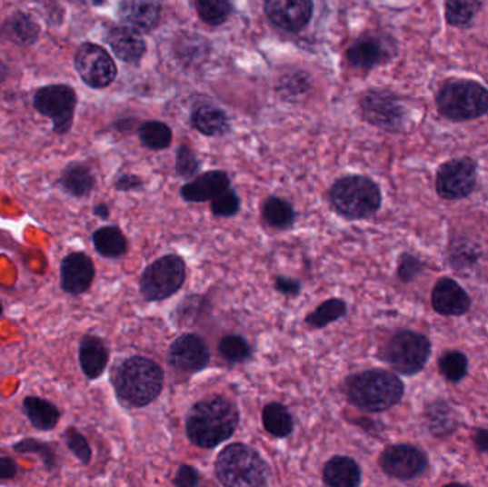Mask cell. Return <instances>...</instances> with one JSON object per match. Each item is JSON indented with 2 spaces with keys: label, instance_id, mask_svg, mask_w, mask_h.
Segmentation results:
<instances>
[{
  "label": "cell",
  "instance_id": "277c9868",
  "mask_svg": "<svg viewBox=\"0 0 488 487\" xmlns=\"http://www.w3.org/2000/svg\"><path fill=\"white\" fill-rule=\"evenodd\" d=\"M217 481L227 487L267 486L270 467L259 452L243 443L224 447L214 463Z\"/></svg>",
  "mask_w": 488,
  "mask_h": 487
},
{
  "label": "cell",
  "instance_id": "ffe728a7",
  "mask_svg": "<svg viewBox=\"0 0 488 487\" xmlns=\"http://www.w3.org/2000/svg\"><path fill=\"white\" fill-rule=\"evenodd\" d=\"M106 42L115 56L126 64H137L146 52L144 37L126 25L112 27L107 32Z\"/></svg>",
  "mask_w": 488,
  "mask_h": 487
},
{
  "label": "cell",
  "instance_id": "bcb514c9",
  "mask_svg": "<svg viewBox=\"0 0 488 487\" xmlns=\"http://www.w3.org/2000/svg\"><path fill=\"white\" fill-rule=\"evenodd\" d=\"M19 467L16 461L9 456H0V482L14 481Z\"/></svg>",
  "mask_w": 488,
  "mask_h": 487
},
{
  "label": "cell",
  "instance_id": "e575fe53",
  "mask_svg": "<svg viewBox=\"0 0 488 487\" xmlns=\"http://www.w3.org/2000/svg\"><path fill=\"white\" fill-rule=\"evenodd\" d=\"M139 137L144 146L152 151H162L172 144V131L162 122H147L139 129Z\"/></svg>",
  "mask_w": 488,
  "mask_h": 487
},
{
  "label": "cell",
  "instance_id": "d6a6232c",
  "mask_svg": "<svg viewBox=\"0 0 488 487\" xmlns=\"http://www.w3.org/2000/svg\"><path fill=\"white\" fill-rule=\"evenodd\" d=\"M480 11V0H447L445 19L452 26H469Z\"/></svg>",
  "mask_w": 488,
  "mask_h": 487
},
{
  "label": "cell",
  "instance_id": "74e56055",
  "mask_svg": "<svg viewBox=\"0 0 488 487\" xmlns=\"http://www.w3.org/2000/svg\"><path fill=\"white\" fill-rule=\"evenodd\" d=\"M440 372L450 382H460L469 371V361L462 352H449L440 359Z\"/></svg>",
  "mask_w": 488,
  "mask_h": 487
},
{
  "label": "cell",
  "instance_id": "60d3db41",
  "mask_svg": "<svg viewBox=\"0 0 488 487\" xmlns=\"http://www.w3.org/2000/svg\"><path fill=\"white\" fill-rule=\"evenodd\" d=\"M240 211V197L236 192L227 191L214 197L212 202V212L214 216L232 217Z\"/></svg>",
  "mask_w": 488,
  "mask_h": 487
},
{
  "label": "cell",
  "instance_id": "44dd1931",
  "mask_svg": "<svg viewBox=\"0 0 488 487\" xmlns=\"http://www.w3.org/2000/svg\"><path fill=\"white\" fill-rule=\"evenodd\" d=\"M230 186V179L224 172L212 171L200 174L194 181L184 184L180 191L183 199L193 204L213 201Z\"/></svg>",
  "mask_w": 488,
  "mask_h": 487
},
{
  "label": "cell",
  "instance_id": "7a4b0ae2",
  "mask_svg": "<svg viewBox=\"0 0 488 487\" xmlns=\"http://www.w3.org/2000/svg\"><path fill=\"white\" fill-rule=\"evenodd\" d=\"M162 367L144 356H132L115 369V392L127 406L144 407L156 401L163 389Z\"/></svg>",
  "mask_w": 488,
  "mask_h": 487
},
{
  "label": "cell",
  "instance_id": "e0dca14e",
  "mask_svg": "<svg viewBox=\"0 0 488 487\" xmlns=\"http://www.w3.org/2000/svg\"><path fill=\"white\" fill-rule=\"evenodd\" d=\"M394 46L387 37L364 35L359 37L347 51V59L357 69L370 71L392 59Z\"/></svg>",
  "mask_w": 488,
  "mask_h": 487
},
{
  "label": "cell",
  "instance_id": "3957f363",
  "mask_svg": "<svg viewBox=\"0 0 488 487\" xmlns=\"http://www.w3.org/2000/svg\"><path fill=\"white\" fill-rule=\"evenodd\" d=\"M350 403L370 413L389 411L402 401L404 384L397 374L383 369H372L353 374L345 382Z\"/></svg>",
  "mask_w": 488,
  "mask_h": 487
},
{
  "label": "cell",
  "instance_id": "836d02e7",
  "mask_svg": "<svg viewBox=\"0 0 488 487\" xmlns=\"http://www.w3.org/2000/svg\"><path fill=\"white\" fill-rule=\"evenodd\" d=\"M347 313V304L342 299H329L323 302L316 311L307 316L306 323L314 329H322L333 322L339 321Z\"/></svg>",
  "mask_w": 488,
  "mask_h": 487
},
{
  "label": "cell",
  "instance_id": "9a60e30c",
  "mask_svg": "<svg viewBox=\"0 0 488 487\" xmlns=\"http://www.w3.org/2000/svg\"><path fill=\"white\" fill-rule=\"evenodd\" d=\"M264 12L282 31L299 32L312 19L313 0H266Z\"/></svg>",
  "mask_w": 488,
  "mask_h": 487
},
{
  "label": "cell",
  "instance_id": "ab89813d",
  "mask_svg": "<svg viewBox=\"0 0 488 487\" xmlns=\"http://www.w3.org/2000/svg\"><path fill=\"white\" fill-rule=\"evenodd\" d=\"M310 86L312 84L304 72H294V74H289L283 77L280 81L279 91L284 96H299V94H306Z\"/></svg>",
  "mask_w": 488,
  "mask_h": 487
},
{
  "label": "cell",
  "instance_id": "cb8c5ba5",
  "mask_svg": "<svg viewBox=\"0 0 488 487\" xmlns=\"http://www.w3.org/2000/svg\"><path fill=\"white\" fill-rule=\"evenodd\" d=\"M22 411L36 431L50 432L59 424V407L39 396H26L22 402Z\"/></svg>",
  "mask_w": 488,
  "mask_h": 487
},
{
  "label": "cell",
  "instance_id": "f5cc1de1",
  "mask_svg": "<svg viewBox=\"0 0 488 487\" xmlns=\"http://www.w3.org/2000/svg\"><path fill=\"white\" fill-rule=\"evenodd\" d=\"M5 27L4 25H0V37H2V35H4Z\"/></svg>",
  "mask_w": 488,
  "mask_h": 487
},
{
  "label": "cell",
  "instance_id": "7402d4cb",
  "mask_svg": "<svg viewBox=\"0 0 488 487\" xmlns=\"http://www.w3.org/2000/svg\"><path fill=\"white\" fill-rule=\"evenodd\" d=\"M109 363V351L105 342L95 334H85L79 343V364L85 376L95 381L102 376Z\"/></svg>",
  "mask_w": 488,
  "mask_h": 487
},
{
  "label": "cell",
  "instance_id": "7c38bea8",
  "mask_svg": "<svg viewBox=\"0 0 488 487\" xmlns=\"http://www.w3.org/2000/svg\"><path fill=\"white\" fill-rule=\"evenodd\" d=\"M360 107L365 121L384 131L399 132L404 124V107L392 92H365L360 99Z\"/></svg>",
  "mask_w": 488,
  "mask_h": 487
},
{
  "label": "cell",
  "instance_id": "1f68e13d",
  "mask_svg": "<svg viewBox=\"0 0 488 487\" xmlns=\"http://www.w3.org/2000/svg\"><path fill=\"white\" fill-rule=\"evenodd\" d=\"M427 423L435 436H445L454 432L457 427V419L449 404L445 402H437L427 409Z\"/></svg>",
  "mask_w": 488,
  "mask_h": 487
},
{
  "label": "cell",
  "instance_id": "5b68a950",
  "mask_svg": "<svg viewBox=\"0 0 488 487\" xmlns=\"http://www.w3.org/2000/svg\"><path fill=\"white\" fill-rule=\"evenodd\" d=\"M330 204L342 216L359 221L373 216L382 206L379 184L365 176H345L333 184Z\"/></svg>",
  "mask_w": 488,
  "mask_h": 487
},
{
  "label": "cell",
  "instance_id": "f546056e",
  "mask_svg": "<svg viewBox=\"0 0 488 487\" xmlns=\"http://www.w3.org/2000/svg\"><path fill=\"white\" fill-rule=\"evenodd\" d=\"M12 449L19 454H36L44 466L46 467V471L56 472L57 466H59L57 453L54 446L47 442L36 439V437H25L22 441L15 443Z\"/></svg>",
  "mask_w": 488,
  "mask_h": 487
},
{
  "label": "cell",
  "instance_id": "8fae6325",
  "mask_svg": "<svg viewBox=\"0 0 488 487\" xmlns=\"http://www.w3.org/2000/svg\"><path fill=\"white\" fill-rule=\"evenodd\" d=\"M477 166L469 157L445 162L435 177V187L445 201H459L474 191Z\"/></svg>",
  "mask_w": 488,
  "mask_h": 487
},
{
  "label": "cell",
  "instance_id": "9c48e42d",
  "mask_svg": "<svg viewBox=\"0 0 488 487\" xmlns=\"http://www.w3.org/2000/svg\"><path fill=\"white\" fill-rule=\"evenodd\" d=\"M77 94L67 84H47L40 87L34 96V107L54 124V132L65 134L74 124Z\"/></svg>",
  "mask_w": 488,
  "mask_h": 487
},
{
  "label": "cell",
  "instance_id": "b9f144b4",
  "mask_svg": "<svg viewBox=\"0 0 488 487\" xmlns=\"http://www.w3.org/2000/svg\"><path fill=\"white\" fill-rule=\"evenodd\" d=\"M177 174L183 177H192L199 172L200 162L196 154L187 146H180L177 152Z\"/></svg>",
  "mask_w": 488,
  "mask_h": 487
},
{
  "label": "cell",
  "instance_id": "5bb4252c",
  "mask_svg": "<svg viewBox=\"0 0 488 487\" xmlns=\"http://www.w3.org/2000/svg\"><path fill=\"white\" fill-rule=\"evenodd\" d=\"M96 276L90 256L84 252H72L60 263V286L65 293L79 296L89 291Z\"/></svg>",
  "mask_w": 488,
  "mask_h": 487
},
{
  "label": "cell",
  "instance_id": "4dcf8cb0",
  "mask_svg": "<svg viewBox=\"0 0 488 487\" xmlns=\"http://www.w3.org/2000/svg\"><path fill=\"white\" fill-rule=\"evenodd\" d=\"M263 217L269 226L276 229H289L294 224V211L292 204L282 197L272 196L263 206Z\"/></svg>",
  "mask_w": 488,
  "mask_h": 487
},
{
  "label": "cell",
  "instance_id": "52a82bcc",
  "mask_svg": "<svg viewBox=\"0 0 488 487\" xmlns=\"http://www.w3.org/2000/svg\"><path fill=\"white\" fill-rule=\"evenodd\" d=\"M186 264L177 254H166L150 263L140 277V293L149 302H162L180 291Z\"/></svg>",
  "mask_w": 488,
  "mask_h": 487
},
{
  "label": "cell",
  "instance_id": "7bdbcfd3",
  "mask_svg": "<svg viewBox=\"0 0 488 487\" xmlns=\"http://www.w3.org/2000/svg\"><path fill=\"white\" fill-rule=\"evenodd\" d=\"M423 263L412 254H403L399 264V276L402 281L410 282L422 272Z\"/></svg>",
  "mask_w": 488,
  "mask_h": 487
},
{
  "label": "cell",
  "instance_id": "ac0fdd59",
  "mask_svg": "<svg viewBox=\"0 0 488 487\" xmlns=\"http://www.w3.org/2000/svg\"><path fill=\"white\" fill-rule=\"evenodd\" d=\"M432 304L443 316H463L470 311L472 299L457 282L444 277L433 289Z\"/></svg>",
  "mask_w": 488,
  "mask_h": 487
},
{
  "label": "cell",
  "instance_id": "2e32d148",
  "mask_svg": "<svg viewBox=\"0 0 488 487\" xmlns=\"http://www.w3.org/2000/svg\"><path fill=\"white\" fill-rule=\"evenodd\" d=\"M169 363L182 372L202 371L209 364L210 352L199 334L186 333L177 337L169 349Z\"/></svg>",
  "mask_w": 488,
  "mask_h": 487
},
{
  "label": "cell",
  "instance_id": "d4e9b609",
  "mask_svg": "<svg viewBox=\"0 0 488 487\" xmlns=\"http://www.w3.org/2000/svg\"><path fill=\"white\" fill-rule=\"evenodd\" d=\"M59 184L70 196L86 197L94 191L96 179L89 166L74 162L65 167L60 174Z\"/></svg>",
  "mask_w": 488,
  "mask_h": 487
},
{
  "label": "cell",
  "instance_id": "816d5d0a",
  "mask_svg": "<svg viewBox=\"0 0 488 487\" xmlns=\"http://www.w3.org/2000/svg\"><path fill=\"white\" fill-rule=\"evenodd\" d=\"M5 307L4 303H2V301H0V317L4 316Z\"/></svg>",
  "mask_w": 488,
  "mask_h": 487
},
{
  "label": "cell",
  "instance_id": "d6986e66",
  "mask_svg": "<svg viewBox=\"0 0 488 487\" xmlns=\"http://www.w3.org/2000/svg\"><path fill=\"white\" fill-rule=\"evenodd\" d=\"M160 14L162 7L157 0H120V21L139 34H149L156 29Z\"/></svg>",
  "mask_w": 488,
  "mask_h": 487
},
{
  "label": "cell",
  "instance_id": "83f0119b",
  "mask_svg": "<svg viewBox=\"0 0 488 487\" xmlns=\"http://www.w3.org/2000/svg\"><path fill=\"white\" fill-rule=\"evenodd\" d=\"M5 32L12 41L24 46H32L39 39L40 26L34 17L24 12H16L4 25Z\"/></svg>",
  "mask_w": 488,
  "mask_h": 487
},
{
  "label": "cell",
  "instance_id": "f1b7e54d",
  "mask_svg": "<svg viewBox=\"0 0 488 487\" xmlns=\"http://www.w3.org/2000/svg\"><path fill=\"white\" fill-rule=\"evenodd\" d=\"M263 426L272 436L280 439L289 436L293 432V417L289 409L276 402L266 404L263 409Z\"/></svg>",
  "mask_w": 488,
  "mask_h": 487
},
{
  "label": "cell",
  "instance_id": "7dc6e473",
  "mask_svg": "<svg viewBox=\"0 0 488 487\" xmlns=\"http://www.w3.org/2000/svg\"><path fill=\"white\" fill-rule=\"evenodd\" d=\"M142 184H142L139 177L134 176V174H122L115 184V187H116L117 191L129 192L140 189Z\"/></svg>",
  "mask_w": 488,
  "mask_h": 487
},
{
  "label": "cell",
  "instance_id": "c3c4849f",
  "mask_svg": "<svg viewBox=\"0 0 488 487\" xmlns=\"http://www.w3.org/2000/svg\"><path fill=\"white\" fill-rule=\"evenodd\" d=\"M474 443L480 452H488V429H480L475 432Z\"/></svg>",
  "mask_w": 488,
  "mask_h": 487
},
{
  "label": "cell",
  "instance_id": "ee69618b",
  "mask_svg": "<svg viewBox=\"0 0 488 487\" xmlns=\"http://www.w3.org/2000/svg\"><path fill=\"white\" fill-rule=\"evenodd\" d=\"M200 482L199 472L190 464H182L173 477V484L177 487L197 486Z\"/></svg>",
  "mask_w": 488,
  "mask_h": 487
},
{
  "label": "cell",
  "instance_id": "6da1fadb",
  "mask_svg": "<svg viewBox=\"0 0 488 487\" xmlns=\"http://www.w3.org/2000/svg\"><path fill=\"white\" fill-rule=\"evenodd\" d=\"M237 407L223 396H210L197 402L186 417V434L202 449H213L229 441L239 426Z\"/></svg>",
  "mask_w": 488,
  "mask_h": 487
},
{
  "label": "cell",
  "instance_id": "d590c367",
  "mask_svg": "<svg viewBox=\"0 0 488 487\" xmlns=\"http://www.w3.org/2000/svg\"><path fill=\"white\" fill-rule=\"evenodd\" d=\"M219 353L230 363H243L252 357V347L240 334H227L220 341Z\"/></svg>",
  "mask_w": 488,
  "mask_h": 487
},
{
  "label": "cell",
  "instance_id": "ba28073f",
  "mask_svg": "<svg viewBox=\"0 0 488 487\" xmlns=\"http://www.w3.org/2000/svg\"><path fill=\"white\" fill-rule=\"evenodd\" d=\"M432 353V344L423 334L403 331L394 334L383 351V359L393 371L414 376L424 369Z\"/></svg>",
  "mask_w": 488,
  "mask_h": 487
},
{
  "label": "cell",
  "instance_id": "4fadbf2b",
  "mask_svg": "<svg viewBox=\"0 0 488 487\" xmlns=\"http://www.w3.org/2000/svg\"><path fill=\"white\" fill-rule=\"evenodd\" d=\"M429 466V457L413 444H393L380 456V467L387 476L412 481Z\"/></svg>",
  "mask_w": 488,
  "mask_h": 487
},
{
  "label": "cell",
  "instance_id": "681fc988",
  "mask_svg": "<svg viewBox=\"0 0 488 487\" xmlns=\"http://www.w3.org/2000/svg\"><path fill=\"white\" fill-rule=\"evenodd\" d=\"M94 214L95 216L100 217V219L106 221L107 217L110 216L109 206H107L106 204H96V206L94 207Z\"/></svg>",
  "mask_w": 488,
  "mask_h": 487
},
{
  "label": "cell",
  "instance_id": "4316f807",
  "mask_svg": "<svg viewBox=\"0 0 488 487\" xmlns=\"http://www.w3.org/2000/svg\"><path fill=\"white\" fill-rule=\"evenodd\" d=\"M192 124L204 136H222L229 131L226 114L214 106H202L193 112Z\"/></svg>",
  "mask_w": 488,
  "mask_h": 487
},
{
  "label": "cell",
  "instance_id": "f6af8a7d",
  "mask_svg": "<svg viewBox=\"0 0 488 487\" xmlns=\"http://www.w3.org/2000/svg\"><path fill=\"white\" fill-rule=\"evenodd\" d=\"M276 289L280 293L286 294V296L296 297L299 296L300 291H302V283L296 279H292V277L277 276Z\"/></svg>",
  "mask_w": 488,
  "mask_h": 487
},
{
  "label": "cell",
  "instance_id": "f907efd6",
  "mask_svg": "<svg viewBox=\"0 0 488 487\" xmlns=\"http://www.w3.org/2000/svg\"><path fill=\"white\" fill-rule=\"evenodd\" d=\"M7 75H9V69L4 62H0V84L6 81Z\"/></svg>",
  "mask_w": 488,
  "mask_h": 487
},
{
  "label": "cell",
  "instance_id": "8d00e7d4",
  "mask_svg": "<svg viewBox=\"0 0 488 487\" xmlns=\"http://www.w3.org/2000/svg\"><path fill=\"white\" fill-rule=\"evenodd\" d=\"M196 9L204 24L219 26L229 19L232 4L230 0H196Z\"/></svg>",
  "mask_w": 488,
  "mask_h": 487
},
{
  "label": "cell",
  "instance_id": "603a6c76",
  "mask_svg": "<svg viewBox=\"0 0 488 487\" xmlns=\"http://www.w3.org/2000/svg\"><path fill=\"white\" fill-rule=\"evenodd\" d=\"M323 481L330 487H357L362 483V469L352 457L334 456L324 464Z\"/></svg>",
  "mask_w": 488,
  "mask_h": 487
},
{
  "label": "cell",
  "instance_id": "484cf974",
  "mask_svg": "<svg viewBox=\"0 0 488 487\" xmlns=\"http://www.w3.org/2000/svg\"><path fill=\"white\" fill-rule=\"evenodd\" d=\"M95 249L100 256L117 259L127 252V241L124 232L117 226H104L92 236Z\"/></svg>",
  "mask_w": 488,
  "mask_h": 487
},
{
  "label": "cell",
  "instance_id": "30bf717a",
  "mask_svg": "<svg viewBox=\"0 0 488 487\" xmlns=\"http://www.w3.org/2000/svg\"><path fill=\"white\" fill-rule=\"evenodd\" d=\"M75 67L80 79L94 89H105L116 79V64L99 45H80L75 55Z\"/></svg>",
  "mask_w": 488,
  "mask_h": 487
},
{
  "label": "cell",
  "instance_id": "8992f818",
  "mask_svg": "<svg viewBox=\"0 0 488 487\" xmlns=\"http://www.w3.org/2000/svg\"><path fill=\"white\" fill-rule=\"evenodd\" d=\"M439 112L453 122L473 121L488 112V91L474 81H449L435 97Z\"/></svg>",
  "mask_w": 488,
  "mask_h": 487
},
{
  "label": "cell",
  "instance_id": "f35d334b",
  "mask_svg": "<svg viewBox=\"0 0 488 487\" xmlns=\"http://www.w3.org/2000/svg\"><path fill=\"white\" fill-rule=\"evenodd\" d=\"M65 442L69 451L75 454L77 461L84 464H89L92 462V449L86 437L80 433L75 427H69L65 432Z\"/></svg>",
  "mask_w": 488,
  "mask_h": 487
}]
</instances>
